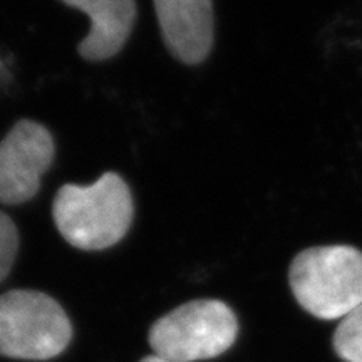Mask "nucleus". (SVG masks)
<instances>
[{
    "label": "nucleus",
    "instance_id": "1",
    "mask_svg": "<svg viewBox=\"0 0 362 362\" xmlns=\"http://www.w3.org/2000/svg\"><path fill=\"white\" fill-rule=\"evenodd\" d=\"M133 214L128 185L116 173H104L89 187L64 185L52 205L57 230L66 242L81 250H104L115 245L128 233Z\"/></svg>",
    "mask_w": 362,
    "mask_h": 362
},
{
    "label": "nucleus",
    "instance_id": "2",
    "mask_svg": "<svg viewBox=\"0 0 362 362\" xmlns=\"http://www.w3.org/2000/svg\"><path fill=\"white\" fill-rule=\"evenodd\" d=\"M288 285L310 315L344 319L362 304V252L352 245L305 248L293 257Z\"/></svg>",
    "mask_w": 362,
    "mask_h": 362
},
{
    "label": "nucleus",
    "instance_id": "3",
    "mask_svg": "<svg viewBox=\"0 0 362 362\" xmlns=\"http://www.w3.org/2000/svg\"><path fill=\"white\" fill-rule=\"evenodd\" d=\"M238 319L225 302L192 300L158 319L149 329V346L171 362L214 359L233 346Z\"/></svg>",
    "mask_w": 362,
    "mask_h": 362
},
{
    "label": "nucleus",
    "instance_id": "4",
    "mask_svg": "<svg viewBox=\"0 0 362 362\" xmlns=\"http://www.w3.org/2000/svg\"><path fill=\"white\" fill-rule=\"evenodd\" d=\"M71 339L69 317L47 293L11 291L0 296V356L54 359L66 351Z\"/></svg>",
    "mask_w": 362,
    "mask_h": 362
},
{
    "label": "nucleus",
    "instance_id": "5",
    "mask_svg": "<svg viewBox=\"0 0 362 362\" xmlns=\"http://www.w3.org/2000/svg\"><path fill=\"white\" fill-rule=\"evenodd\" d=\"M52 136L42 124L22 119L0 141V203L19 205L39 192L54 160Z\"/></svg>",
    "mask_w": 362,
    "mask_h": 362
},
{
    "label": "nucleus",
    "instance_id": "6",
    "mask_svg": "<svg viewBox=\"0 0 362 362\" xmlns=\"http://www.w3.org/2000/svg\"><path fill=\"white\" fill-rule=\"evenodd\" d=\"M170 52L185 64L205 61L214 45L211 0H153Z\"/></svg>",
    "mask_w": 362,
    "mask_h": 362
},
{
    "label": "nucleus",
    "instance_id": "7",
    "mask_svg": "<svg viewBox=\"0 0 362 362\" xmlns=\"http://www.w3.org/2000/svg\"><path fill=\"white\" fill-rule=\"evenodd\" d=\"M90 19L89 34L78 51L88 61H106L116 56L129 39L136 22L134 0H61Z\"/></svg>",
    "mask_w": 362,
    "mask_h": 362
},
{
    "label": "nucleus",
    "instance_id": "8",
    "mask_svg": "<svg viewBox=\"0 0 362 362\" xmlns=\"http://www.w3.org/2000/svg\"><path fill=\"white\" fill-rule=\"evenodd\" d=\"M332 346L342 361L362 362V304L341 319Z\"/></svg>",
    "mask_w": 362,
    "mask_h": 362
},
{
    "label": "nucleus",
    "instance_id": "9",
    "mask_svg": "<svg viewBox=\"0 0 362 362\" xmlns=\"http://www.w3.org/2000/svg\"><path fill=\"white\" fill-rule=\"evenodd\" d=\"M19 250V233L8 216L0 211V282H4L16 262Z\"/></svg>",
    "mask_w": 362,
    "mask_h": 362
},
{
    "label": "nucleus",
    "instance_id": "10",
    "mask_svg": "<svg viewBox=\"0 0 362 362\" xmlns=\"http://www.w3.org/2000/svg\"><path fill=\"white\" fill-rule=\"evenodd\" d=\"M141 362H171V361H168V359H163V357L156 356V354H153V356L144 357V359H141Z\"/></svg>",
    "mask_w": 362,
    "mask_h": 362
}]
</instances>
